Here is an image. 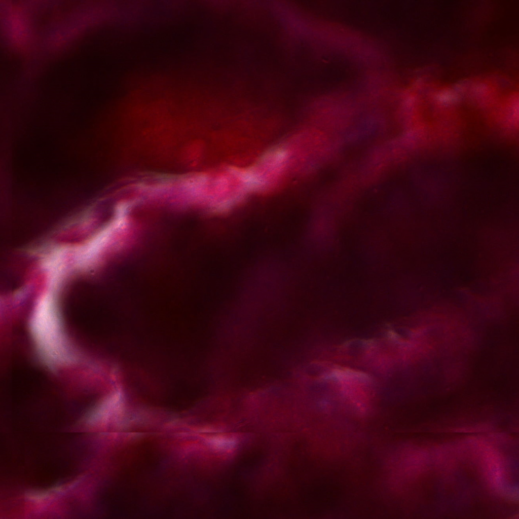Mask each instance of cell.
Masks as SVG:
<instances>
[{
	"label": "cell",
	"mask_w": 519,
	"mask_h": 519,
	"mask_svg": "<svg viewBox=\"0 0 519 519\" xmlns=\"http://www.w3.org/2000/svg\"><path fill=\"white\" fill-rule=\"evenodd\" d=\"M62 487L61 486H56L53 489L30 491L27 493L26 496L31 500L40 501L48 497L53 491H60Z\"/></svg>",
	"instance_id": "cell-4"
},
{
	"label": "cell",
	"mask_w": 519,
	"mask_h": 519,
	"mask_svg": "<svg viewBox=\"0 0 519 519\" xmlns=\"http://www.w3.org/2000/svg\"><path fill=\"white\" fill-rule=\"evenodd\" d=\"M160 457L156 444L148 441L136 442L127 446L121 457V470L126 480H135L151 472Z\"/></svg>",
	"instance_id": "cell-2"
},
{
	"label": "cell",
	"mask_w": 519,
	"mask_h": 519,
	"mask_svg": "<svg viewBox=\"0 0 519 519\" xmlns=\"http://www.w3.org/2000/svg\"><path fill=\"white\" fill-rule=\"evenodd\" d=\"M289 167L284 147L266 153L248 171L252 190L266 192L274 190L282 182Z\"/></svg>",
	"instance_id": "cell-1"
},
{
	"label": "cell",
	"mask_w": 519,
	"mask_h": 519,
	"mask_svg": "<svg viewBox=\"0 0 519 519\" xmlns=\"http://www.w3.org/2000/svg\"><path fill=\"white\" fill-rule=\"evenodd\" d=\"M34 339L42 352L51 359L64 360L68 357L61 325L56 316L41 313L32 324Z\"/></svg>",
	"instance_id": "cell-3"
}]
</instances>
